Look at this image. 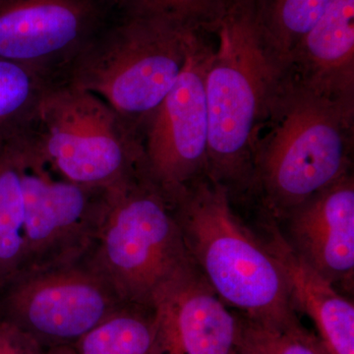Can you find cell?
<instances>
[{
    "label": "cell",
    "mask_w": 354,
    "mask_h": 354,
    "mask_svg": "<svg viewBox=\"0 0 354 354\" xmlns=\"http://www.w3.org/2000/svg\"><path fill=\"white\" fill-rule=\"evenodd\" d=\"M205 74L208 176L235 194L250 192L256 141L290 76L268 28L266 0H227Z\"/></svg>",
    "instance_id": "1"
},
{
    "label": "cell",
    "mask_w": 354,
    "mask_h": 354,
    "mask_svg": "<svg viewBox=\"0 0 354 354\" xmlns=\"http://www.w3.org/2000/svg\"><path fill=\"white\" fill-rule=\"evenodd\" d=\"M354 104L315 94L288 76L256 141L250 192L283 220L351 174Z\"/></svg>",
    "instance_id": "2"
},
{
    "label": "cell",
    "mask_w": 354,
    "mask_h": 354,
    "mask_svg": "<svg viewBox=\"0 0 354 354\" xmlns=\"http://www.w3.org/2000/svg\"><path fill=\"white\" fill-rule=\"evenodd\" d=\"M232 203L227 188L208 174L172 200L193 265L239 315L268 325L298 322L281 268Z\"/></svg>",
    "instance_id": "3"
},
{
    "label": "cell",
    "mask_w": 354,
    "mask_h": 354,
    "mask_svg": "<svg viewBox=\"0 0 354 354\" xmlns=\"http://www.w3.org/2000/svg\"><path fill=\"white\" fill-rule=\"evenodd\" d=\"M201 32L169 18L133 10L122 2L70 65L62 84L99 97L141 140Z\"/></svg>",
    "instance_id": "4"
},
{
    "label": "cell",
    "mask_w": 354,
    "mask_h": 354,
    "mask_svg": "<svg viewBox=\"0 0 354 354\" xmlns=\"http://www.w3.org/2000/svg\"><path fill=\"white\" fill-rule=\"evenodd\" d=\"M85 261L123 304L148 308L194 267L171 202L146 171L111 188L108 213Z\"/></svg>",
    "instance_id": "5"
},
{
    "label": "cell",
    "mask_w": 354,
    "mask_h": 354,
    "mask_svg": "<svg viewBox=\"0 0 354 354\" xmlns=\"http://www.w3.org/2000/svg\"><path fill=\"white\" fill-rule=\"evenodd\" d=\"M7 142L25 205L23 256L16 276L82 262L101 232L111 188L82 185L60 176L39 151L31 127Z\"/></svg>",
    "instance_id": "6"
},
{
    "label": "cell",
    "mask_w": 354,
    "mask_h": 354,
    "mask_svg": "<svg viewBox=\"0 0 354 354\" xmlns=\"http://www.w3.org/2000/svg\"><path fill=\"white\" fill-rule=\"evenodd\" d=\"M32 133L67 180L113 188L146 171L141 140L99 97L68 84L44 95Z\"/></svg>",
    "instance_id": "7"
},
{
    "label": "cell",
    "mask_w": 354,
    "mask_h": 354,
    "mask_svg": "<svg viewBox=\"0 0 354 354\" xmlns=\"http://www.w3.org/2000/svg\"><path fill=\"white\" fill-rule=\"evenodd\" d=\"M124 304L83 260L14 277L0 290V320L31 335L44 348L73 346Z\"/></svg>",
    "instance_id": "8"
},
{
    "label": "cell",
    "mask_w": 354,
    "mask_h": 354,
    "mask_svg": "<svg viewBox=\"0 0 354 354\" xmlns=\"http://www.w3.org/2000/svg\"><path fill=\"white\" fill-rule=\"evenodd\" d=\"M213 50L198 35L180 75L142 132L147 174L171 202L208 174L204 81Z\"/></svg>",
    "instance_id": "9"
},
{
    "label": "cell",
    "mask_w": 354,
    "mask_h": 354,
    "mask_svg": "<svg viewBox=\"0 0 354 354\" xmlns=\"http://www.w3.org/2000/svg\"><path fill=\"white\" fill-rule=\"evenodd\" d=\"M122 0H0V58L58 84Z\"/></svg>",
    "instance_id": "10"
},
{
    "label": "cell",
    "mask_w": 354,
    "mask_h": 354,
    "mask_svg": "<svg viewBox=\"0 0 354 354\" xmlns=\"http://www.w3.org/2000/svg\"><path fill=\"white\" fill-rule=\"evenodd\" d=\"M156 354H234L239 319L196 268L167 286L153 305Z\"/></svg>",
    "instance_id": "11"
},
{
    "label": "cell",
    "mask_w": 354,
    "mask_h": 354,
    "mask_svg": "<svg viewBox=\"0 0 354 354\" xmlns=\"http://www.w3.org/2000/svg\"><path fill=\"white\" fill-rule=\"evenodd\" d=\"M295 252L333 286L353 288L354 179L342 177L283 218Z\"/></svg>",
    "instance_id": "12"
},
{
    "label": "cell",
    "mask_w": 354,
    "mask_h": 354,
    "mask_svg": "<svg viewBox=\"0 0 354 354\" xmlns=\"http://www.w3.org/2000/svg\"><path fill=\"white\" fill-rule=\"evenodd\" d=\"M266 221L263 242L283 272L295 311L311 319L328 353L354 354L353 302L295 252L278 221Z\"/></svg>",
    "instance_id": "13"
},
{
    "label": "cell",
    "mask_w": 354,
    "mask_h": 354,
    "mask_svg": "<svg viewBox=\"0 0 354 354\" xmlns=\"http://www.w3.org/2000/svg\"><path fill=\"white\" fill-rule=\"evenodd\" d=\"M293 80L333 101L354 104V0H335L288 53Z\"/></svg>",
    "instance_id": "14"
},
{
    "label": "cell",
    "mask_w": 354,
    "mask_h": 354,
    "mask_svg": "<svg viewBox=\"0 0 354 354\" xmlns=\"http://www.w3.org/2000/svg\"><path fill=\"white\" fill-rule=\"evenodd\" d=\"M77 354H156L153 308L124 304L73 344Z\"/></svg>",
    "instance_id": "15"
},
{
    "label": "cell",
    "mask_w": 354,
    "mask_h": 354,
    "mask_svg": "<svg viewBox=\"0 0 354 354\" xmlns=\"http://www.w3.org/2000/svg\"><path fill=\"white\" fill-rule=\"evenodd\" d=\"M7 138L0 139V290L19 271L24 243V196Z\"/></svg>",
    "instance_id": "16"
},
{
    "label": "cell",
    "mask_w": 354,
    "mask_h": 354,
    "mask_svg": "<svg viewBox=\"0 0 354 354\" xmlns=\"http://www.w3.org/2000/svg\"><path fill=\"white\" fill-rule=\"evenodd\" d=\"M57 85L37 70L0 58V139L29 127L44 95Z\"/></svg>",
    "instance_id": "17"
},
{
    "label": "cell",
    "mask_w": 354,
    "mask_h": 354,
    "mask_svg": "<svg viewBox=\"0 0 354 354\" xmlns=\"http://www.w3.org/2000/svg\"><path fill=\"white\" fill-rule=\"evenodd\" d=\"M236 315L237 348L255 354H329L318 337L304 328L300 321L274 326Z\"/></svg>",
    "instance_id": "18"
},
{
    "label": "cell",
    "mask_w": 354,
    "mask_h": 354,
    "mask_svg": "<svg viewBox=\"0 0 354 354\" xmlns=\"http://www.w3.org/2000/svg\"><path fill=\"white\" fill-rule=\"evenodd\" d=\"M335 1L266 0L268 28L286 57L291 48L321 20Z\"/></svg>",
    "instance_id": "19"
},
{
    "label": "cell",
    "mask_w": 354,
    "mask_h": 354,
    "mask_svg": "<svg viewBox=\"0 0 354 354\" xmlns=\"http://www.w3.org/2000/svg\"><path fill=\"white\" fill-rule=\"evenodd\" d=\"M139 12L162 16L202 32H213L227 9V0H122Z\"/></svg>",
    "instance_id": "20"
},
{
    "label": "cell",
    "mask_w": 354,
    "mask_h": 354,
    "mask_svg": "<svg viewBox=\"0 0 354 354\" xmlns=\"http://www.w3.org/2000/svg\"><path fill=\"white\" fill-rule=\"evenodd\" d=\"M31 335L7 321L0 320V354H44Z\"/></svg>",
    "instance_id": "21"
},
{
    "label": "cell",
    "mask_w": 354,
    "mask_h": 354,
    "mask_svg": "<svg viewBox=\"0 0 354 354\" xmlns=\"http://www.w3.org/2000/svg\"><path fill=\"white\" fill-rule=\"evenodd\" d=\"M44 354H77L73 346H58L48 348Z\"/></svg>",
    "instance_id": "22"
},
{
    "label": "cell",
    "mask_w": 354,
    "mask_h": 354,
    "mask_svg": "<svg viewBox=\"0 0 354 354\" xmlns=\"http://www.w3.org/2000/svg\"><path fill=\"white\" fill-rule=\"evenodd\" d=\"M234 354H255V353H251V351H246V349L237 348V351H235Z\"/></svg>",
    "instance_id": "23"
}]
</instances>
